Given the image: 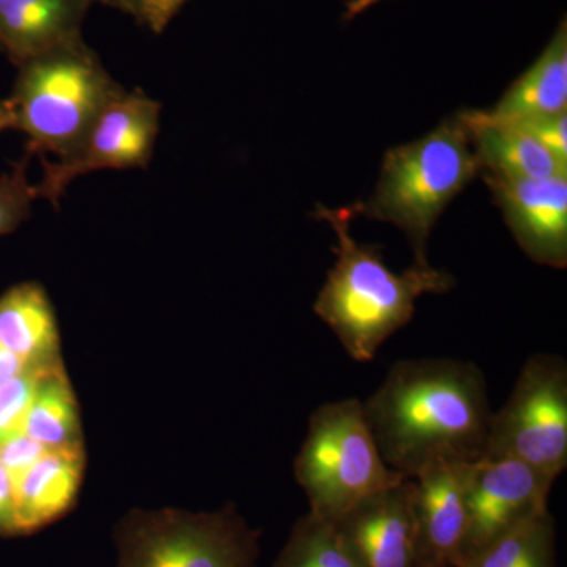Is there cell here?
I'll return each instance as SVG.
<instances>
[{
    "instance_id": "6da1fadb",
    "label": "cell",
    "mask_w": 567,
    "mask_h": 567,
    "mask_svg": "<svg viewBox=\"0 0 567 567\" xmlns=\"http://www.w3.org/2000/svg\"><path fill=\"white\" fill-rule=\"evenodd\" d=\"M363 410L383 461L405 477L481 461L494 413L483 372L454 358L399 361Z\"/></svg>"
},
{
    "instance_id": "7a4b0ae2",
    "label": "cell",
    "mask_w": 567,
    "mask_h": 567,
    "mask_svg": "<svg viewBox=\"0 0 567 567\" xmlns=\"http://www.w3.org/2000/svg\"><path fill=\"white\" fill-rule=\"evenodd\" d=\"M317 219L330 224L338 237L336 262L317 295V317L358 363L375 358L380 347L415 316L417 298L450 292L454 278L431 265L413 264L394 274L379 248L361 245L350 233L352 207L317 205Z\"/></svg>"
},
{
    "instance_id": "3957f363",
    "label": "cell",
    "mask_w": 567,
    "mask_h": 567,
    "mask_svg": "<svg viewBox=\"0 0 567 567\" xmlns=\"http://www.w3.org/2000/svg\"><path fill=\"white\" fill-rule=\"evenodd\" d=\"M480 174L468 130L457 114L420 140L390 148L374 194L352 210L401 229L412 245L413 264L425 267L436 221Z\"/></svg>"
},
{
    "instance_id": "277c9868",
    "label": "cell",
    "mask_w": 567,
    "mask_h": 567,
    "mask_svg": "<svg viewBox=\"0 0 567 567\" xmlns=\"http://www.w3.org/2000/svg\"><path fill=\"white\" fill-rule=\"evenodd\" d=\"M9 96L14 130L32 156L66 155L92 122L125 89L95 51L78 39L17 65Z\"/></svg>"
},
{
    "instance_id": "5b68a950",
    "label": "cell",
    "mask_w": 567,
    "mask_h": 567,
    "mask_svg": "<svg viewBox=\"0 0 567 567\" xmlns=\"http://www.w3.org/2000/svg\"><path fill=\"white\" fill-rule=\"evenodd\" d=\"M309 513L336 522L364 498L405 480L383 461L365 421L363 401L317 406L293 464Z\"/></svg>"
},
{
    "instance_id": "8992f818",
    "label": "cell",
    "mask_w": 567,
    "mask_h": 567,
    "mask_svg": "<svg viewBox=\"0 0 567 567\" xmlns=\"http://www.w3.org/2000/svg\"><path fill=\"white\" fill-rule=\"evenodd\" d=\"M260 536L234 505L213 513L133 509L114 529L117 567H257Z\"/></svg>"
},
{
    "instance_id": "52a82bcc",
    "label": "cell",
    "mask_w": 567,
    "mask_h": 567,
    "mask_svg": "<svg viewBox=\"0 0 567 567\" xmlns=\"http://www.w3.org/2000/svg\"><path fill=\"white\" fill-rule=\"evenodd\" d=\"M484 461L522 462L557 480L567 466V363L561 354L525 361L505 404L492 413Z\"/></svg>"
},
{
    "instance_id": "ba28073f",
    "label": "cell",
    "mask_w": 567,
    "mask_h": 567,
    "mask_svg": "<svg viewBox=\"0 0 567 567\" xmlns=\"http://www.w3.org/2000/svg\"><path fill=\"white\" fill-rule=\"evenodd\" d=\"M162 104L141 89L112 100L66 155L41 158L37 199L59 207L71 183L96 171L145 169L155 153Z\"/></svg>"
},
{
    "instance_id": "9c48e42d",
    "label": "cell",
    "mask_w": 567,
    "mask_h": 567,
    "mask_svg": "<svg viewBox=\"0 0 567 567\" xmlns=\"http://www.w3.org/2000/svg\"><path fill=\"white\" fill-rule=\"evenodd\" d=\"M555 480L511 458L475 462L466 492V536L462 567L483 554L499 536L548 509Z\"/></svg>"
},
{
    "instance_id": "30bf717a",
    "label": "cell",
    "mask_w": 567,
    "mask_h": 567,
    "mask_svg": "<svg viewBox=\"0 0 567 567\" xmlns=\"http://www.w3.org/2000/svg\"><path fill=\"white\" fill-rule=\"evenodd\" d=\"M357 567H417L413 483L375 492L333 522Z\"/></svg>"
},
{
    "instance_id": "8fae6325",
    "label": "cell",
    "mask_w": 567,
    "mask_h": 567,
    "mask_svg": "<svg viewBox=\"0 0 567 567\" xmlns=\"http://www.w3.org/2000/svg\"><path fill=\"white\" fill-rule=\"evenodd\" d=\"M495 204L533 262L546 267L567 265V175L540 181H509L481 175Z\"/></svg>"
},
{
    "instance_id": "7c38bea8",
    "label": "cell",
    "mask_w": 567,
    "mask_h": 567,
    "mask_svg": "<svg viewBox=\"0 0 567 567\" xmlns=\"http://www.w3.org/2000/svg\"><path fill=\"white\" fill-rule=\"evenodd\" d=\"M473 464L429 466L410 477L420 565L462 567L468 520L466 492Z\"/></svg>"
},
{
    "instance_id": "4fadbf2b",
    "label": "cell",
    "mask_w": 567,
    "mask_h": 567,
    "mask_svg": "<svg viewBox=\"0 0 567 567\" xmlns=\"http://www.w3.org/2000/svg\"><path fill=\"white\" fill-rule=\"evenodd\" d=\"M93 0H0V51L14 66L82 39Z\"/></svg>"
},
{
    "instance_id": "5bb4252c",
    "label": "cell",
    "mask_w": 567,
    "mask_h": 567,
    "mask_svg": "<svg viewBox=\"0 0 567 567\" xmlns=\"http://www.w3.org/2000/svg\"><path fill=\"white\" fill-rule=\"evenodd\" d=\"M84 447L50 450L13 486L14 532L32 535L65 516L84 476Z\"/></svg>"
},
{
    "instance_id": "9a60e30c",
    "label": "cell",
    "mask_w": 567,
    "mask_h": 567,
    "mask_svg": "<svg viewBox=\"0 0 567 567\" xmlns=\"http://www.w3.org/2000/svg\"><path fill=\"white\" fill-rule=\"evenodd\" d=\"M468 130L480 175L509 181H540L567 175L563 164L528 133L509 122L494 121L486 111L458 112Z\"/></svg>"
},
{
    "instance_id": "2e32d148",
    "label": "cell",
    "mask_w": 567,
    "mask_h": 567,
    "mask_svg": "<svg viewBox=\"0 0 567 567\" xmlns=\"http://www.w3.org/2000/svg\"><path fill=\"white\" fill-rule=\"evenodd\" d=\"M0 346L32 368L62 360L54 306L41 284H17L0 297Z\"/></svg>"
},
{
    "instance_id": "e0dca14e",
    "label": "cell",
    "mask_w": 567,
    "mask_h": 567,
    "mask_svg": "<svg viewBox=\"0 0 567 567\" xmlns=\"http://www.w3.org/2000/svg\"><path fill=\"white\" fill-rule=\"evenodd\" d=\"M567 111V24L559 22L539 58L503 93L486 114L495 121L514 122Z\"/></svg>"
},
{
    "instance_id": "ac0fdd59",
    "label": "cell",
    "mask_w": 567,
    "mask_h": 567,
    "mask_svg": "<svg viewBox=\"0 0 567 567\" xmlns=\"http://www.w3.org/2000/svg\"><path fill=\"white\" fill-rule=\"evenodd\" d=\"M24 434L47 450L84 447L80 405L62 360L41 371Z\"/></svg>"
},
{
    "instance_id": "d6986e66",
    "label": "cell",
    "mask_w": 567,
    "mask_h": 567,
    "mask_svg": "<svg viewBox=\"0 0 567 567\" xmlns=\"http://www.w3.org/2000/svg\"><path fill=\"white\" fill-rule=\"evenodd\" d=\"M466 567H557L555 524L540 511L499 536Z\"/></svg>"
},
{
    "instance_id": "ffe728a7",
    "label": "cell",
    "mask_w": 567,
    "mask_h": 567,
    "mask_svg": "<svg viewBox=\"0 0 567 567\" xmlns=\"http://www.w3.org/2000/svg\"><path fill=\"white\" fill-rule=\"evenodd\" d=\"M271 567H357L333 522L309 513L295 522Z\"/></svg>"
},
{
    "instance_id": "44dd1931",
    "label": "cell",
    "mask_w": 567,
    "mask_h": 567,
    "mask_svg": "<svg viewBox=\"0 0 567 567\" xmlns=\"http://www.w3.org/2000/svg\"><path fill=\"white\" fill-rule=\"evenodd\" d=\"M33 156L24 152L10 169L0 174V237L20 229L37 200L35 185L29 182V164Z\"/></svg>"
},
{
    "instance_id": "7402d4cb",
    "label": "cell",
    "mask_w": 567,
    "mask_h": 567,
    "mask_svg": "<svg viewBox=\"0 0 567 567\" xmlns=\"http://www.w3.org/2000/svg\"><path fill=\"white\" fill-rule=\"evenodd\" d=\"M44 368H28L13 379L0 383V443L24 432L25 417Z\"/></svg>"
},
{
    "instance_id": "603a6c76",
    "label": "cell",
    "mask_w": 567,
    "mask_h": 567,
    "mask_svg": "<svg viewBox=\"0 0 567 567\" xmlns=\"http://www.w3.org/2000/svg\"><path fill=\"white\" fill-rule=\"evenodd\" d=\"M188 0H117L115 10L132 17L152 33H163Z\"/></svg>"
},
{
    "instance_id": "cb8c5ba5",
    "label": "cell",
    "mask_w": 567,
    "mask_h": 567,
    "mask_svg": "<svg viewBox=\"0 0 567 567\" xmlns=\"http://www.w3.org/2000/svg\"><path fill=\"white\" fill-rule=\"evenodd\" d=\"M495 121V118H494ZM503 122V121H502ZM539 142L558 162L567 164V112L509 122Z\"/></svg>"
},
{
    "instance_id": "d4e9b609",
    "label": "cell",
    "mask_w": 567,
    "mask_h": 567,
    "mask_svg": "<svg viewBox=\"0 0 567 567\" xmlns=\"http://www.w3.org/2000/svg\"><path fill=\"white\" fill-rule=\"evenodd\" d=\"M48 451L50 450L25 435L24 432L0 443V461L6 466L13 486Z\"/></svg>"
},
{
    "instance_id": "484cf974",
    "label": "cell",
    "mask_w": 567,
    "mask_h": 567,
    "mask_svg": "<svg viewBox=\"0 0 567 567\" xmlns=\"http://www.w3.org/2000/svg\"><path fill=\"white\" fill-rule=\"evenodd\" d=\"M0 536H17L14 532L13 483L0 461Z\"/></svg>"
},
{
    "instance_id": "4316f807",
    "label": "cell",
    "mask_w": 567,
    "mask_h": 567,
    "mask_svg": "<svg viewBox=\"0 0 567 567\" xmlns=\"http://www.w3.org/2000/svg\"><path fill=\"white\" fill-rule=\"evenodd\" d=\"M28 368H32V365L25 364L17 354L0 346V383L13 379L14 375L21 374Z\"/></svg>"
},
{
    "instance_id": "83f0119b",
    "label": "cell",
    "mask_w": 567,
    "mask_h": 567,
    "mask_svg": "<svg viewBox=\"0 0 567 567\" xmlns=\"http://www.w3.org/2000/svg\"><path fill=\"white\" fill-rule=\"evenodd\" d=\"M385 2V0H349L346 3L344 20L352 21L353 18L360 17L365 10L377 6V3Z\"/></svg>"
},
{
    "instance_id": "f1b7e54d",
    "label": "cell",
    "mask_w": 567,
    "mask_h": 567,
    "mask_svg": "<svg viewBox=\"0 0 567 567\" xmlns=\"http://www.w3.org/2000/svg\"><path fill=\"white\" fill-rule=\"evenodd\" d=\"M14 130L13 110L9 99L0 100V134Z\"/></svg>"
},
{
    "instance_id": "f546056e",
    "label": "cell",
    "mask_w": 567,
    "mask_h": 567,
    "mask_svg": "<svg viewBox=\"0 0 567 567\" xmlns=\"http://www.w3.org/2000/svg\"><path fill=\"white\" fill-rule=\"evenodd\" d=\"M93 2L102 3V6L110 7V9L115 10V3H117V0H93Z\"/></svg>"
},
{
    "instance_id": "4dcf8cb0",
    "label": "cell",
    "mask_w": 567,
    "mask_h": 567,
    "mask_svg": "<svg viewBox=\"0 0 567 567\" xmlns=\"http://www.w3.org/2000/svg\"><path fill=\"white\" fill-rule=\"evenodd\" d=\"M417 567H447V566H427V565H417Z\"/></svg>"
}]
</instances>
